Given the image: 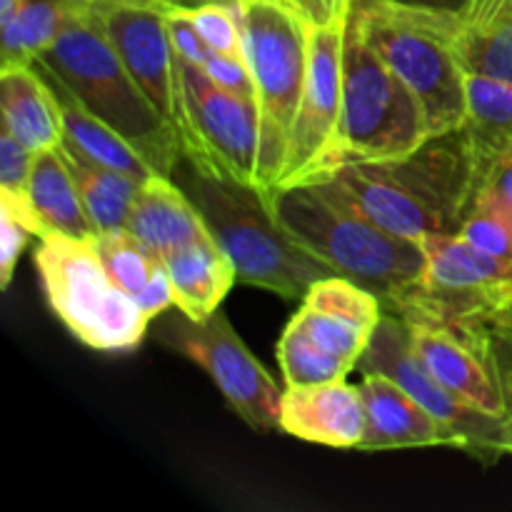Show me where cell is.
Returning <instances> with one entry per match:
<instances>
[{
    "mask_svg": "<svg viewBox=\"0 0 512 512\" xmlns=\"http://www.w3.org/2000/svg\"><path fill=\"white\" fill-rule=\"evenodd\" d=\"M270 208L295 243L335 275L358 283L398 315L425 273L420 240L403 238L360 213L328 180L268 190Z\"/></svg>",
    "mask_w": 512,
    "mask_h": 512,
    "instance_id": "cell-1",
    "label": "cell"
},
{
    "mask_svg": "<svg viewBox=\"0 0 512 512\" xmlns=\"http://www.w3.org/2000/svg\"><path fill=\"white\" fill-rule=\"evenodd\" d=\"M320 180L403 238L455 235L473 200V155L465 128H458L433 135L403 158L345 160Z\"/></svg>",
    "mask_w": 512,
    "mask_h": 512,
    "instance_id": "cell-2",
    "label": "cell"
},
{
    "mask_svg": "<svg viewBox=\"0 0 512 512\" xmlns=\"http://www.w3.org/2000/svg\"><path fill=\"white\" fill-rule=\"evenodd\" d=\"M35 65L58 80L88 113L128 140L155 173L173 178L183 160L178 130L128 73L100 25L95 3L70 20Z\"/></svg>",
    "mask_w": 512,
    "mask_h": 512,
    "instance_id": "cell-3",
    "label": "cell"
},
{
    "mask_svg": "<svg viewBox=\"0 0 512 512\" xmlns=\"http://www.w3.org/2000/svg\"><path fill=\"white\" fill-rule=\"evenodd\" d=\"M185 165L188 173L180 188L200 210L215 243L233 260L240 283L265 288L285 300H300L318 280L335 275L278 223L268 190L228 175L205 173L188 160Z\"/></svg>",
    "mask_w": 512,
    "mask_h": 512,
    "instance_id": "cell-4",
    "label": "cell"
},
{
    "mask_svg": "<svg viewBox=\"0 0 512 512\" xmlns=\"http://www.w3.org/2000/svg\"><path fill=\"white\" fill-rule=\"evenodd\" d=\"M350 18L375 53L418 95L430 135L465 128L468 70L455 45L458 13L410 8L390 0H358Z\"/></svg>",
    "mask_w": 512,
    "mask_h": 512,
    "instance_id": "cell-5",
    "label": "cell"
},
{
    "mask_svg": "<svg viewBox=\"0 0 512 512\" xmlns=\"http://www.w3.org/2000/svg\"><path fill=\"white\" fill-rule=\"evenodd\" d=\"M33 263L50 310L80 343L103 353L143 343L153 320L110 275L90 238L43 235Z\"/></svg>",
    "mask_w": 512,
    "mask_h": 512,
    "instance_id": "cell-6",
    "label": "cell"
},
{
    "mask_svg": "<svg viewBox=\"0 0 512 512\" xmlns=\"http://www.w3.org/2000/svg\"><path fill=\"white\" fill-rule=\"evenodd\" d=\"M243 20L245 58L260 115L258 185L273 190L285 163L290 130L303 98L310 60V25L300 15L258 0H235Z\"/></svg>",
    "mask_w": 512,
    "mask_h": 512,
    "instance_id": "cell-7",
    "label": "cell"
},
{
    "mask_svg": "<svg viewBox=\"0 0 512 512\" xmlns=\"http://www.w3.org/2000/svg\"><path fill=\"white\" fill-rule=\"evenodd\" d=\"M428 138L433 135L418 95L375 53L350 18L343 45V163L403 158Z\"/></svg>",
    "mask_w": 512,
    "mask_h": 512,
    "instance_id": "cell-8",
    "label": "cell"
},
{
    "mask_svg": "<svg viewBox=\"0 0 512 512\" xmlns=\"http://www.w3.org/2000/svg\"><path fill=\"white\" fill-rule=\"evenodd\" d=\"M425 273L400 318L453 328L485 325L512 303V260L498 258L463 235H425Z\"/></svg>",
    "mask_w": 512,
    "mask_h": 512,
    "instance_id": "cell-9",
    "label": "cell"
},
{
    "mask_svg": "<svg viewBox=\"0 0 512 512\" xmlns=\"http://www.w3.org/2000/svg\"><path fill=\"white\" fill-rule=\"evenodd\" d=\"M360 370L383 373L398 380L445 430L455 438L458 450L480 465H495L512 455V423L508 415L475 408L468 400L450 393L428 373L410 343V328L400 315L385 310L360 358Z\"/></svg>",
    "mask_w": 512,
    "mask_h": 512,
    "instance_id": "cell-10",
    "label": "cell"
},
{
    "mask_svg": "<svg viewBox=\"0 0 512 512\" xmlns=\"http://www.w3.org/2000/svg\"><path fill=\"white\" fill-rule=\"evenodd\" d=\"M158 340L165 348L203 368L223 393L230 408L258 433L280 428L283 390L263 363L238 338L223 310L208 320H190L188 315H170L160 323Z\"/></svg>",
    "mask_w": 512,
    "mask_h": 512,
    "instance_id": "cell-11",
    "label": "cell"
},
{
    "mask_svg": "<svg viewBox=\"0 0 512 512\" xmlns=\"http://www.w3.org/2000/svg\"><path fill=\"white\" fill-rule=\"evenodd\" d=\"M178 65L183 88V158L205 173L258 185V105L215 85L198 65L180 58Z\"/></svg>",
    "mask_w": 512,
    "mask_h": 512,
    "instance_id": "cell-12",
    "label": "cell"
},
{
    "mask_svg": "<svg viewBox=\"0 0 512 512\" xmlns=\"http://www.w3.org/2000/svg\"><path fill=\"white\" fill-rule=\"evenodd\" d=\"M348 23L333 28H310L308 80L275 188L315 183L343 165L340 110H343V45Z\"/></svg>",
    "mask_w": 512,
    "mask_h": 512,
    "instance_id": "cell-13",
    "label": "cell"
},
{
    "mask_svg": "<svg viewBox=\"0 0 512 512\" xmlns=\"http://www.w3.org/2000/svg\"><path fill=\"white\" fill-rule=\"evenodd\" d=\"M95 10L128 73L180 135L183 88H180L178 53L170 40L165 5L95 3Z\"/></svg>",
    "mask_w": 512,
    "mask_h": 512,
    "instance_id": "cell-14",
    "label": "cell"
},
{
    "mask_svg": "<svg viewBox=\"0 0 512 512\" xmlns=\"http://www.w3.org/2000/svg\"><path fill=\"white\" fill-rule=\"evenodd\" d=\"M405 323L410 328L415 355L438 383L475 408L508 415L498 365L488 335L480 325L453 328V325H435L425 320H405Z\"/></svg>",
    "mask_w": 512,
    "mask_h": 512,
    "instance_id": "cell-15",
    "label": "cell"
},
{
    "mask_svg": "<svg viewBox=\"0 0 512 512\" xmlns=\"http://www.w3.org/2000/svg\"><path fill=\"white\" fill-rule=\"evenodd\" d=\"M280 430L328 448H358L365 435V403L360 385L345 380L295 385L283 390Z\"/></svg>",
    "mask_w": 512,
    "mask_h": 512,
    "instance_id": "cell-16",
    "label": "cell"
},
{
    "mask_svg": "<svg viewBox=\"0 0 512 512\" xmlns=\"http://www.w3.org/2000/svg\"><path fill=\"white\" fill-rule=\"evenodd\" d=\"M365 403V435L355 450L385 453L403 448H458L455 438L390 375L365 373L360 383Z\"/></svg>",
    "mask_w": 512,
    "mask_h": 512,
    "instance_id": "cell-17",
    "label": "cell"
},
{
    "mask_svg": "<svg viewBox=\"0 0 512 512\" xmlns=\"http://www.w3.org/2000/svg\"><path fill=\"white\" fill-rule=\"evenodd\" d=\"M125 230L160 258L213 238L190 195L168 175H153L140 185Z\"/></svg>",
    "mask_w": 512,
    "mask_h": 512,
    "instance_id": "cell-18",
    "label": "cell"
},
{
    "mask_svg": "<svg viewBox=\"0 0 512 512\" xmlns=\"http://www.w3.org/2000/svg\"><path fill=\"white\" fill-rule=\"evenodd\" d=\"M3 128L35 155L63 143L65 123L58 95L33 65L0 68Z\"/></svg>",
    "mask_w": 512,
    "mask_h": 512,
    "instance_id": "cell-19",
    "label": "cell"
},
{
    "mask_svg": "<svg viewBox=\"0 0 512 512\" xmlns=\"http://www.w3.org/2000/svg\"><path fill=\"white\" fill-rule=\"evenodd\" d=\"M173 283L175 308L190 320H208L220 310L225 295L238 280L235 265L215 238L173 250L163 258Z\"/></svg>",
    "mask_w": 512,
    "mask_h": 512,
    "instance_id": "cell-20",
    "label": "cell"
},
{
    "mask_svg": "<svg viewBox=\"0 0 512 512\" xmlns=\"http://www.w3.org/2000/svg\"><path fill=\"white\" fill-rule=\"evenodd\" d=\"M90 243L95 245L105 268L118 280L120 288L140 305V310L150 320L175 308L173 283H170L163 258L155 255L148 245L140 243L133 233H128L125 228L95 233Z\"/></svg>",
    "mask_w": 512,
    "mask_h": 512,
    "instance_id": "cell-21",
    "label": "cell"
},
{
    "mask_svg": "<svg viewBox=\"0 0 512 512\" xmlns=\"http://www.w3.org/2000/svg\"><path fill=\"white\" fill-rule=\"evenodd\" d=\"M455 45L465 70L512 83V0H468L458 10Z\"/></svg>",
    "mask_w": 512,
    "mask_h": 512,
    "instance_id": "cell-22",
    "label": "cell"
},
{
    "mask_svg": "<svg viewBox=\"0 0 512 512\" xmlns=\"http://www.w3.org/2000/svg\"><path fill=\"white\" fill-rule=\"evenodd\" d=\"M38 68V65H35ZM43 73V78L48 80L50 88L58 95L60 110H63V123H65V143L73 145L75 150L85 155V158L95 160V163L105 165V168L115 170V173L128 175L130 180H135L138 185H143L145 180H150L155 173L150 168L148 160L133 148L125 138H120L110 125H105L103 120L95 118L93 113L83 108L63 85L55 78H50L43 68H38Z\"/></svg>",
    "mask_w": 512,
    "mask_h": 512,
    "instance_id": "cell-23",
    "label": "cell"
},
{
    "mask_svg": "<svg viewBox=\"0 0 512 512\" xmlns=\"http://www.w3.org/2000/svg\"><path fill=\"white\" fill-rule=\"evenodd\" d=\"M28 193L45 235L55 233L85 240L98 233L58 148L35 155Z\"/></svg>",
    "mask_w": 512,
    "mask_h": 512,
    "instance_id": "cell-24",
    "label": "cell"
},
{
    "mask_svg": "<svg viewBox=\"0 0 512 512\" xmlns=\"http://www.w3.org/2000/svg\"><path fill=\"white\" fill-rule=\"evenodd\" d=\"M93 5V0H20L13 20L0 28L3 33V65H33L68 23Z\"/></svg>",
    "mask_w": 512,
    "mask_h": 512,
    "instance_id": "cell-25",
    "label": "cell"
},
{
    "mask_svg": "<svg viewBox=\"0 0 512 512\" xmlns=\"http://www.w3.org/2000/svg\"><path fill=\"white\" fill-rule=\"evenodd\" d=\"M58 150L68 165L70 175H73L75 185H78V193L95 230L108 233V230L125 228L140 185L130 180L128 175L115 173V170L85 158L80 150H75L65 140L58 145Z\"/></svg>",
    "mask_w": 512,
    "mask_h": 512,
    "instance_id": "cell-26",
    "label": "cell"
},
{
    "mask_svg": "<svg viewBox=\"0 0 512 512\" xmlns=\"http://www.w3.org/2000/svg\"><path fill=\"white\" fill-rule=\"evenodd\" d=\"M470 150H493L512 143V83L485 73H465Z\"/></svg>",
    "mask_w": 512,
    "mask_h": 512,
    "instance_id": "cell-27",
    "label": "cell"
},
{
    "mask_svg": "<svg viewBox=\"0 0 512 512\" xmlns=\"http://www.w3.org/2000/svg\"><path fill=\"white\" fill-rule=\"evenodd\" d=\"M288 325L300 330L305 338L313 340L325 353L335 355V358L345 360V363L355 365V368L360 365V358L368 350L370 338L375 333L373 328H365V325L355 323V320L345 318V315L318 308V305H310L305 300Z\"/></svg>",
    "mask_w": 512,
    "mask_h": 512,
    "instance_id": "cell-28",
    "label": "cell"
},
{
    "mask_svg": "<svg viewBox=\"0 0 512 512\" xmlns=\"http://www.w3.org/2000/svg\"><path fill=\"white\" fill-rule=\"evenodd\" d=\"M278 363L288 388L335 383V380H345L355 370V365L325 353L293 325H285L278 340Z\"/></svg>",
    "mask_w": 512,
    "mask_h": 512,
    "instance_id": "cell-29",
    "label": "cell"
},
{
    "mask_svg": "<svg viewBox=\"0 0 512 512\" xmlns=\"http://www.w3.org/2000/svg\"><path fill=\"white\" fill-rule=\"evenodd\" d=\"M200 38L208 43L213 53L233 55V58H245V35L243 20L235 0H205L198 5H180Z\"/></svg>",
    "mask_w": 512,
    "mask_h": 512,
    "instance_id": "cell-30",
    "label": "cell"
},
{
    "mask_svg": "<svg viewBox=\"0 0 512 512\" xmlns=\"http://www.w3.org/2000/svg\"><path fill=\"white\" fill-rule=\"evenodd\" d=\"M480 250L512 260V218L485 203H473L463 220L460 233Z\"/></svg>",
    "mask_w": 512,
    "mask_h": 512,
    "instance_id": "cell-31",
    "label": "cell"
},
{
    "mask_svg": "<svg viewBox=\"0 0 512 512\" xmlns=\"http://www.w3.org/2000/svg\"><path fill=\"white\" fill-rule=\"evenodd\" d=\"M35 153L25 148L10 130H0V188L28 193Z\"/></svg>",
    "mask_w": 512,
    "mask_h": 512,
    "instance_id": "cell-32",
    "label": "cell"
},
{
    "mask_svg": "<svg viewBox=\"0 0 512 512\" xmlns=\"http://www.w3.org/2000/svg\"><path fill=\"white\" fill-rule=\"evenodd\" d=\"M203 70L215 85H220L223 90L240 95V98L245 100H253V103L258 105V98H255V80L253 73H250L248 60L233 58V55L223 53H210Z\"/></svg>",
    "mask_w": 512,
    "mask_h": 512,
    "instance_id": "cell-33",
    "label": "cell"
},
{
    "mask_svg": "<svg viewBox=\"0 0 512 512\" xmlns=\"http://www.w3.org/2000/svg\"><path fill=\"white\" fill-rule=\"evenodd\" d=\"M165 18H168L170 40H173V48L175 53H178V58L185 60V63L203 68L205 60L210 58L213 50H210L208 43L200 38V33L195 30V25L190 23L188 15L180 10V5L170 3L165 5Z\"/></svg>",
    "mask_w": 512,
    "mask_h": 512,
    "instance_id": "cell-34",
    "label": "cell"
},
{
    "mask_svg": "<svg viewBox=\"0 0 512 512\" xmlns=\"http://www.w3.org/2000/svg\"><path fill=\"white\" fill-rule=\"evenodd\" d=\"M0 233H3V250H0V288H8L15 275L20 253H23L28 238H33V230L15 218L10 210L0 208Z\"/></svg>",
    "mask_w": 512,
    "mask_h": 512,
    "instance_id": "cell-35",
    "label": "cell"
},
{
    "mask_svg": "<svg viewBox=\"0 0 512 512\" xmlns=\"http://www.w3.org/2000/svg\"><path fill=\"white\" fill-rule=\"evenodd\" d=\"M355 3L358 0H300V10L310 28H333L348 23Z\"/></svg>",
    "mask_w": 512,
    "mask_h": 512,
    "instance_id": "cell-36",
    "label": "cell"
},
{
    "mask_svg": "<svg viewBox=\"0 0 512 512\" xmlns=\"http://www.w3.org/2000/svg\"><path fill=\"white\" fill-rule=\"evenodd\" d=\"M480 328L488 333L490 343H493L495 348L512 353V303L505 310H500L498 315H493L488 323L480 325Z\"/></svg>",
    "mask_w": 512,
    "mask_h": 512,
    "instance_id": "cell-37",
    "label": "cell"
},
{
    "mask_svg": "<svg viewBox=\"0 0 512 512\" xmlns=\"http://www.w3.org/2000/svg\"><path fill=\"white\" fill-rule=\"evenodd\" d=\"M488 335V333H485ZM490 340V338H488ZM490 350H493L495 365H498V375H500V385H503V395H505V413H508L510 423H512V353H505V350L495 348L490 343Z\"/></svg>",
    "mask_w": 512,
    "mask_h": 512,
    "instance_id": "cell-38",
    "label": "cell"
},
{
    "mask_svg": "<svg viewBox=\"0 0 512 512\" xmlns=\"http://www.w3.org/2000/svg\"><path fill=\"white\" fill-rule=\"evenodd\" d=\"M390 3L410 5V8H425V10H448V13H458L465 8L468 0H390Z\"/></svg>",
    "mask_w": 512,
    "mask_h": 512,
    "instance_id": "cell-39",
    "label": "cell"
},
{
    "mask_svg": "<svg viewBox=\"0 0 512 512\" xmlns=\"http://www.w3.org/2000/svg\"><path fill=\"white\" fill-rule=\"evenodd\" d=\"M100 5H170L178 0H93Z\"/></svg>",
    "mask_w": 512,
    "mask_h": 512,
    "instance_id": "cell-40",
    "label": "cell"
},
{
    "mask_svg": "<svg viewBox=\"0 0 512 512\" xmlns=\"http://www.w3.org/2000/svg\"><path fill=\"white\" fill-rule=\"evenodd\" d=\"M18 5H20V0H0V28H3L5 23H10V20H13Z\"/></svg>",
    "mask_w": 512,
    "mask_h": 512,
    "instance_id": "cell-41",
    "label": "cell"
},
{
    "mask_svg": "<svg viewBox=\"0 0 512 512\" xmlns=\"http://www.w3.org/2000/svg\"><path fill=\"white\" fill-rule=\"evenodd\" d=\"M258 3L278 5V8H285V10H290V13H295V15H300V18H303V10H300V0H258Z\"/></svg>",
    "mask_w": 512,
    "mask_h": 512,
    "instance_id": "cell-42",
    "label": "cell"
},
{
    "mask_svg": "<svg viewBox=\"0 0 512 512\" xmlns=\"http://www.w3.org/2000/svg\"><path fill=\"white\" fill-rule=\"evenodd\" d=\"M178 3H180V0H178Z\"/></svg>",
    "mask_w": 512,
    "mask_h": 512,
    "instance_id": "cell-43",
    "label": "cell"
}]
</instances>
